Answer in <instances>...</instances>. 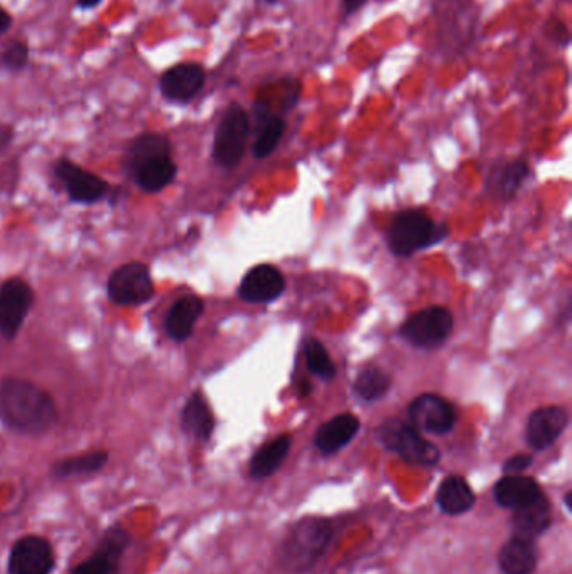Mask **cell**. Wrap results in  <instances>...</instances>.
<instances>
[{"label": "cell", "mask_w": 572, "mask_h": 574, "mask_svg": "<svg viewBox=\"0 0 572 574\" xmlns=\"http://www.w3.org/2000/svg\"><path fill=\"white\" fill-rule=\"evenodd\" d=\"M58 407L51 393L34 381L17 376L0 380V420L17 434L39 437L58 423Z\"/></svg>", "instance_id": "1"}, {"label": "cell", "mask_w": 572, "mask_h": 574, "mask_svg": "<svg viewBox=\"0 0 572 574\" xmlns=\"http://www.w3.org/2000/svg\"><path fill=\"white\" fill-rule=\"evenodd\" d=\"M334 534V522L329 517H302L287 528L277 546V561L287 573H309L328 553Z\"/></svg>", "instance_id": "2"}, {"label": "cell", "mask_w": 572, "mask_h": 574, "mask_svg": "<svg viewBox=\"0 0 572 574\" xmlns=\"http://www.w3.org/2000/svg\"><path fill=\"white\" fill-rule=\"evenodd\" d=\"M376 439L386 450L398 455L408 464L418 467H435L442 459L437 445L423 437L411 423L390 418L376 428Z\"/></svg>", "instance_id": "3"}, {"label": "cell", "mask_w": 572, "mask_h": 574, "mask_svg": "<svg viewBox=\"0 0 572 574\" xmlns=\"http://www.w3.org/2000/svg\"><path fill=\"white\" fill-rule=\"evenodd\" d=\"M443 237H447L443 225L435 224L427 212L411 209L396 215L388 232V244L396 256L410 257L442 241Z\"/></svg>", "instance_id": "4"}, {"label": "cell", "mask_w": 572, "mask_h": 574, "mask_svg": "<svg viewBox=\"0 0 572 574\" xmlns=\"http://www.w3.org/2000/svg\"><path fill=\"white\" fill-rule=\"evenodd\" d=\"M106 293L111 303L123 308L150 303L155 298V282L150 267L138 261L116 267L106 282Z\"/></svg>", "instance_id": "5"}, {"label": "cell", "mask_w": 572, "mask_h": 574, "mask_svg": "<svg viewBox=\"0 0 572 574\" xmlns=\"http://www.w3.org/2000/svg\"><path fill=\"white\" fill-rule=\"evenodd\" d=\"M249 136V116L242 106L230 105L215 131L214 160L222 168H234L244 157Z\"/></svg>", "instance_id": "6"}, {"label": "cell", "mask_w": 572, "mask_h": 574, "mask_svg": "<svg viewBox=\"0 0 572 574\" xmlns=\"http://www.w3.org/2000/svg\"><path fill=\"white\" fill-rule=\"evenodd\" d=\"M453 329V314L442 306L422 309L406 319L400 334L418 348H437L447 340Z\"/></svg>", "instance_id": "7"}, {"label": "cell", "mask_w": 572, "mask_h": 574, "mask_svg": "<svg viewBox=\"0 0 572 574\" xmlns=\"http://www.w3.org/2000/svg\"><path fill=\"white\" fill-rule=\"evenodd\" d=\"M34 289L21 277H11L0 284V336L16 340L34 304Z\"/></svg>", "instance_id": "8"}, {"label": "cell", "mask_w": 572, "mask_h": 574, "mask_svg": "<svg viewBox=\"0 0 572 574\" xmlns=\"http://www.w3.org/2000/svg\"><path fill=\"white\" fill-rule=\"evenodd\" d=\"M56 553L51 541L39 534H26L12 544L7 574H52Z\"/></svg>", "instance_id": "9"}, {"label": "cell", "mask_w": 572, "mask_h": 574, "mask_svg": "<svg viewBox=\"0 0 572 574\" xmlns=\"http://www.w3.org/2000/svg\"><path fill=\"white\" fill-rule=\"evenodd\" d=\"M131 534L121 524L104 531L96 551L74 566L71 574H120L121 558L130 548Z\"/></svg>", "instance_id": "10"}, {"label": "cell", "mask_w": 572, "mask_h": 574, "mask_svg": "<svg viewBox=\"0 0 572 574\" xmlns=\"http://www.w3.org/2000/svg\"><path fill=\"white\" fill-rule=\"evenodd\" d=\"M54 173L59 182L63 183L69 199L76 204H96L110 194V185L106 180L86 168L79 167L78 163L69 158L58 160L54 165Z\"/></svg>", "instance_id": "11"}, {"label": "cell", "mask_w": 572, "mask_h": 574, "mask_svg": "<svg viewBox=\"0 0 572 574\" xmlns=\"http://www.w3.org/2000/svg\"><path fill=\"white\" fill-rule=\"evenodd\" d=\"M408 417L418 432L445 435L452 432L457 423V410L440 395L425 393L410 403Z\"/></svg>", "instance_id": "12"}, {"label": "cell", "mask_w": 572, "mask_h": 574, "mask_svg": "<svg viewBox=\"0 0 572 574\" xmlns=\"http://www.w3.org/2000/svg\"><path fill=\"white\" fill-rule=\"evenodd\" d=\"M567 425H569V413L566 408L557 405L537 408L527 420V445L536 452L549 449L564 434Z\"/></svg>", "instance_id": "13"}, {"label": "cell", "mask_w": 572, "mask_h": 574, "mask_svg": "<svg viewBox=\"0 0 572 574\" xmlns=\"http://www.w3.org/2000/svg\"><path fill=\"white\" fill-rule=\"evenodd\" d=\"M286 289L282 272L271 264H260L250 269L240 282L239 296L245 303L266 304L281 298Z\"/></svg>", "instance_id": "14"}, {"label": "cell", "mask_w": 572, "mask_h": 574, "mask_svg": "<svg viewBox=\"0 0 572 574\" xmlns=\"http://www.w3.org/2000/svg\"><path fill=\"white\" fill-rule=\"evenodd\" d=\"M552 526V506L549 497L542 494L539 499L512 511L510 528L514 536L536 541Z\"/></svg>", "instance_id": "15"}, {"label": "cell", "mask_w": 572, "mask_h": 574, "mask_svg": "<svg viewBox=\"0 0 572 574\" xmlns=\"http://www.w3.org/2000/svg\"><path fill=\"white\" fill-rule=\"evenodd\" d=\"M205 84V71L198 64H178L162 76V93L175 103L192 101Z\"/></svg>", "instance_id": "16"}, {"label": "cell", "mask_w": 572, "mask_h": 574, "mask_svg": "<svg viewBox=\"0 0 572 574\" xmlns=\"http://www.w3.org/2000/svg\"><path fill=\"white\" fill-rule=\"evenodd\" d=\"M544 494L541 484L529 475H504L494 486L497 506L515 511L536 501Z\"/></svg>", "instance_id": "17"}, {"label": "cell", "mask_w": 572, "mask_h": 574, "mask_svg": "<svg viewBox=\"0 0 572 574\" xmlns=\"http://www.w3.org/2000/svg\"><path fill=\"white\" fill-rule=\"evenodd\" d=\"M361 422L353 413H341L323 423L314 435V447L323 455L338 454L358 435Z\"/></svg>", "instance_id": "18"}, {"label": "cell", "mask_w": 572, "mask_h": 574, "mask_svg": "<svg viewBox=\"0 0 572 574\" xmlns=\"http://www.w3.org/2000/svg\"><path fill=\"white\" fill-rule=\"evenodd\" d=\"M497 563L502 574L536 573L539 564L536 541L510 534V538L500 548Z\"/></svg>", "instance_id": "19"}, {"label": "cell", "mask_w": 572, "mask_h": 574, "mask_svg": "<svg viewBox=\"0 0 572 574\" xmlns=\"http://www.w3.org/2000/svg\"><path fill=\"white\" fill-rule=\"evenodd\" d=\"M177 172V163L173 160L172 153H168L146 160L133 172L128 173V177L146 194H158L172 185Z\"/></svg>", "instance_id": "20"}, {"label": "cell", "mask_w": 572, "mask_h": 574, "mask_svg": "<svg viewBox=\"0 0 572 574\" xmlns=\"http://www.w3.org/2000/svg\"><path fill=\"white\" fill-rule=\"evenodd\" d=\"M435 502L443 514L455 517L472 511L477 504V496L465 477L448 475L438 487Z\"/></svg>", "instance_id": "21"}, {"label": "cell", "mask_w": 572, "mask_h": 574, "mask_svg": "<svg viewBox=\"0 0 572 574\" xmlns=\"http://www.w3.org/2000/svg\"><path fill=\"white\" fill-rule=\"evenodd\" d=\"M202 299L198 296H183L172 304L165 318V331L173 341L183 343L192 336L193 328L203 314Z\"/></svg>", "instance_id": "22"}, {"label": "cell", "mask_w": 572, "mask_h": 574, "mask_svg": "<svg viewBox=\"0 0 572 574\" xmlns=\"http://www.w3.org/2000/svg\"><path fill=\"white\" fill-rule=\"evenodd\" d=\"M291 435H279L276 439L262 445L249 462V475L254 481H266L281 469L284 460L291 452Z\"/></svg>", "instance_id": "23"}, {"label": "cell", "mask_w": 572, "mask_h": 574, "mask_svg": "<svg viewBox=\"0 0 572 574\" xmlns=\"http://www.w3.org/2000/svg\"><path fill=\"white\" fill-rule=\"evenodd\" d=\"M182 428L188 437L198 442H207L212 439L215 430L214 413L202 393H193L185 403L182 410Z\"/></svg>", "instance_id": "24"}, {"label": "cell", "mask_w": 572, "mask_h": 574, "mask_svg": "<svg viewBox=\"0 0 572 574\" xmlns=\"http://www.w3.org/2000/svg\"><path fill=\"white\" fill-rule=\"evenodd\" d=\"M110 454L106 450H91L84 454L71 455L64 459L56 460L51 465V475L54 479L64 481L73 477H86V475L98 474L108 464Z\"/></svg>", "instance_id": "25"}, {"label": "cell", "mask_w": 572, "mask_h": 574, "mask_svg": "<svg viewBox=\"0 0 572 574\" xmlns=\"http://www.w3.org/2000/svg\"><path fill=\"white\" fill-rule=\"evenodd\" d=\"M168 153H172V143L168 141L167 136L158 135V133H143L131 141L125 153L123 167L126 173H130L146 160L158 157V155H168Z\"/></svg>", "instance_id": "26"}, {"label": "cell", "mask_w": 572, "mask_h": 574, "mask_svg": "<svg viewBox=\"0 0 572 574\" xmlns=\"http://www.w3.org/2000/svg\"><path fill=\"white\" fill-rule=\"evenodd\" d=\"M391 387V378L388 373L370 366L359 373L358 378L354 380L353 390L356 397L361 398L364 402H376L385 397Z\"/></svg>", "instance_id": "27"}, {"label": "cell", "mask_w": 572, "mask_h": 574, "mask_svg": "<svg viewBox=\"0 0 572 574\" xmlns=\"http://www.w3.org/2000/svg\"><path fill=\"white\" fill-rule=\"evenodd\" d=\"M306 353L307 366L314 375L323 381H333L336 376V365L331 360L328 350L324 348L323 343L319 340H309L304 346Z\"/></svg>", "instance_id": "28"}, {"label": "cell", "mask_w": 572, "mask_h": 574, "mask_svg": "<svg viewBox=\"0 0 572 574\" xmlns=\"http://www.w3.org/2000/svg\"><path fill=\"white\" fill-rule=\"evenodd\" d=\"M286 131V123L279 116H271L269 120L264 123L262 130H260L257 140L254 145V155L257 158H266L276 150L282 135Z\"/></svg>", "instance_id": "29"}, {"label": "cell", "mask_w": 572, "mask_h": 574, "mask_svg": "<svg viewBox=\"0 0 572 574\" xmlns=\"http://www.w3.org/2000/svg\"><path fill=\"white\" fill-rule=\"evenodd\" d=\"M529 177V165L526 162L509 163L499 177V192L505 199L517 194L520 185Z\"/></svg>", "instance_id": "30"}, {"label": "cell", "mask_w": 572, "mask_h": 574, "mask_svg": "<svg viewBox=\"0 0 572 574\" xmlns=\"http://www.w3.org/2000/svg\"><path fill=\"white\" fill-rule=\"evenodd\" d=\"M27 59H29V49L24 42H12L2 54V63L6 64V68L14 69V71L24 68Z\"/></svg>", "instance_id": "31"}, {"label": "cell", "mask_w": 572, "mask_h": 574, "mask_svg": "<svg viewBox=\"0 0 572 574\" xmlns=\"http://www.w3.org/2000/svg\"><path fill=\"white\" fill-rule=\"evenodd\" d=\"M532 464H534V457L531 454L512 455L502 465V472L504 475L524 474Z\"/></svg>", "instance_id": "32"}, {"label": "cell", "mask_w": 572, "mask_h": 574, "mask_svg": "<svg viewBox=\"0 0 572 574\" xmlns=\"http://www.w3.org/2000/svg\"><path fill=\"white\" fill-rule=\"evenodd\" d=\"M368 0H343L344 11L346 14H353L366 4Z\"/></svg>", "instance_id": "33"}, {"label": "cell", "mask_w": 572, "mask_h": 574, "mask_svg": "<svg viewBox=\"0 0 572 574\" xmlns=\"http://www.w3.org/2000/svg\"><path fill=\"white\" fill-rule=\"evenodd\" d=\"M12 140V131L6 126H0V148H6Z\"/></svg>", "instance_id": "34"}, {"label": "cell", "mask_w": 572, "mask_h": 574, "mask_svg": "<svg viewBox=\"0 0 572 574\" xmlns=\"http://www.w3.org/2000/svg\"><path fill=\"white\" fill-rule=\"evenodd\" d=\"M11 22V16L0 7V34H4L11 27Z\"/></svg>", "instance_id": "35"}, {"label": "cell", "mask_w": 572, "mask_h": 574, "mask_svg": "<svg viewBox=\"0 0 572 574\" xmlns=\"http://www.w3.org/2000/svg\"><path fill=\"white\" fill-rule=\"evenodd\" d=\"M79 6L81 7H94L98 6L101 0H78Z\"/></svg>", "instance_id": "36"}, {"label": "cell", "mask_w": 572, "mask_h": 574, "mask_svg": "<svg viewBox=\"0 0 572 574\" xmlns=\"http://www.w3.org/2000/svg\"><path fill=\"white\" fill-rule=\"evenodd\" d=\"M571 497L572 492L571 491L566 492V496H564V506H566L567 512L572 511Z\"/></svg>", "instance_id": "37"}, {"label": "cell", "mask_w": 572, "mask_h": 574, "mask_svg": "<svg viewBox=\"0 0 572 574\" xmlns=\"http://www.w3.org/2000/svg\"><path fill=\"white\" fill-rule=\"evenodd\" d=\"M267 2H277V0H267Z\"/></svg>", "instance_id": "38"}]
</instances>
